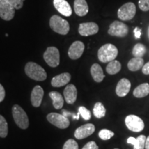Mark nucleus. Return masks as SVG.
I'll list each match as a JSON object with an SVG mask.
<instances>
[{"label": "nucleus", "instance_id": "1", "mask_svg": "<svg viewBox=\"0 0 149 149\" xmlns=\"http://www.w3.org/2000/svg\"><path fill=\"white\" fill-rule=\"evenodd\" d=\"M25 72L31 79L35 81H44L47 77L45 70L35 62H28L25 66Z\"/></svg>", "mask_w": 149, "mask_h": 149}, {"label": "nucleus", "instance_id": "2", "mask_svg": "<svg viewBox=\"0 0 149 149\" xmlns=\"http://www.w3.org/2000/svg\"><path fill=\"white\" fill-rule=\"evenodd\" d=\"M118 55V50L116 46L112 44H107L99 49L97 56L101 62L107 63L115 60Z\"/></svg>", "mask_w": 149, "mask_h": 149}, {"label": "nucleus", "instance_id": "3", "mask_svg": "<svg viewBox=\"0 0 149 149\" xmlns=\"http://www.w3.org/2000/svg\"><path fill=\"white\" fill-rule=\"evenodd\" d=\"M50 27L54 32L60 35H67L70 31V25L66 20L58 15H53L50 19Z\"/></svg>", "mask_w": 149, "mask_h": 149}, {"label": "nucleus", "instance_id": "4", "mask_svg": "<svg viewBox=\"0 0 149 149\" xmlns=\"http://www.w3.org/2000/svg\"><path fill=\"white\" fill-rule=\"evenodd\" d=\"M13 117L15 122L22 129H26L29 126V120L26 112L20 106L15 104L12 108Z\"/></svg>", "mask_w": 149, "mask_h": 149}, {"label": "nucleus", "instance_id": "5", "mask_svg": "<svg viewBox=\"0 0 149 149\" xmlns=\"http://www.w3.org/2000/svg\"><path fill=\"white\" fill-rule=\"evenodd\" d=\"M136 13V6L132 2L126 3L119 8L117 17L122 21H128L134 18Z\"/></svg>", "mask_w": 149, "mask_h": 149}, {"label": "nucleus", "instance_id": "6", "mask_svg": "<svg viewBox=\"0 0 149 149\" xmlns=\"http://www.w3.org/2000/svg\"><path fill=\"white\" fill-rule=\"evenodd\" d=\"M44 59L48 66L55 68L59 66V51L56 47L54 46H51V47L47 48L46 51L44 52Z\"/></svg>", "mask_w": 149, "mask_h": 149}, {"label": "nucleus", "instance_id": "7", "mask_svg": "<svg viewBox=\"0 0 149 149\" xmlns=\"http://www.w3.org/2000/svg\"><path fill=\"white\" fill-rule=\"evenodd\" d=\"M108 33L111 36L124 37L128 35V27L122 22L115 21L110 25Z\"/></svg>", "mask_w": 149, "mask_h": 149}, {"label": "nucleus", "instance_id": "8", "mask_svg": "<svg viewBox=\"0 0 149 149\" xmlns=\"http://www.w3.org/2000/svg\"><path fill=\"white\" fill-rule=\"evenodd\" d=\"M46 118L51 124L61 129L68 128L70 125V121L68 117L59 113H51L47 115Z\"/></svg>", "mask_w": 149, "mask_h": 149}, {"label": "nucleus", "instance_id": "9", "mask_svg": "<svg viewBox=\"0 0 149 149\" xmlns=\"http://www.w3.org/2000/svg\"><path fill=\"white\" fill-rule=\"evenodd\" d=\"M126 127L133 132L138 133L144 128V123L140 117L135 115H128L125 119Z\"/></svg>", "mask_w": 149, "mask_h": 149}, {"label": "nucleus", "instance_id": "10", "mask_svg": "<svg viewBox=\"0 0 149 149\" xmlns=\"http://www.w3.org/2000/svg\"><path fill=\"white\" fill-rule=\"evenodd\" d=\"M15 13V9L6 0H0V17L5 21L13 19Z\"/></svg>", "mask_w": 149, "mask_h": 149}, {"label": "nucleus", "instance_id": "11", "mask_svg": "<svg viewBox=\"0 0 149 149\" xmlns=\"http://www.w3.org/2000/svg\"><path fill=\"white\" fill-rule=\"evenodd\" d=\"M79 33L81 36H90V35H95L99 31L98 25L95 22H86L79 24Z\"/></svg>", "mask_w": 149, "mask_h": 149}, {"label": "nucleus", "instance_id": "12", "mask_svg": "<svg viewBox=\"0 0 149 149\" xmlns=\"http://www.w3.org/2000/svg\"><path fill=\"white\" fill-rule=\"evenodd\" d=\"M84 48L85 46L83 42H80V41H76L72 43L68 49V57L73 60L79 59L82 55Z\"/></svg>", "mask_w": 149, "mask_h": 149}, {"label": "nucleus", "instance_id": "13", "mask_svg": "<svg viewBox=\"0 0 149 149\" xmlns=\"http://www.w3.org/2000/svg\"><path fill=\"white\" fill-rule=\"evenodd\" d=\"M95 130V127L93 124H86L79 126L74 132V137L77 139H82L92 135Z\"/></svg>", "mask_w": 149, "mask_h": 149}, {"label": "nucleus", "instance_id": "14", "mask_svg": "<svg viewBox=\"0 0 149 149\" xmlns=\"http://www.w3.org/2000/svg\"><path fill=\"white\" fill-rule=\"evenodd\" d=\"M53 5L59 13L66 17L72 15V9L66 0H53Z\"/></svg>", "mask_w": 149, "mask_h": 149}, {"label": "nucleus", "instance_id": "15", "mask_svg": "<svg viewBox=\"0 0 149 149\" xmlns=\"http://www.w3.org/2000/svg\"><path fill=\"white\" fill-rule=\"evenodd\" d=\"M130 87H131V84L129 80L126 78H122L117 83L115 92L119 97H125L129 93Z\"/></svg>", "mask_w": 149, "mask_h": 149}, {"label": "nucleus", "instance_id": "16", "mask_svg": "<svg viewBox=\"0 0 149 149\" xmlns=\"http://www.w3.org/2000/svg\"><path fill=\"white\" fill-rule=\"evenodd\" d=\"M44 90L40 86H36L33 89L31 92V100L32 105L34 107H40L43 97H44Z\"/></svg>", "mask_w": 149, "mask_h": 149}, {"label": "nucleus", "instance_id": "17", "mask_svg": "<svg viewBox=\"0 0 149 149\" xmlns=\"http://www.w3.org/2000/svg\"><path fill=\"white\" fill-rule=\"evenodd\" d=\"M64 95L67 103L69 104H74L77 96V91L75 86L73 84L67 85L64 91Z\"/></svg>", "mask_w": 149, "mask_h": 149}, {"label": "nucleus", "instance_id": "18", "mask_svg": "<svg viewBox=\"0 0 149 149\" xmlns=\"http://www.w3.org/2000/svg\"><path fill=\"white\" fill-rule=\"evenodd\" d=\"M71 79V75L68 72H64L52 79L51 85L53 87H61L66 85Z\"/></svg>", "mask_w": 149, "mask_h": 149}, {"label": "nucleus", "instance_id": "19", "mask_svg": "<svg viewBox=\"0 0 149 149\" xmlns=\"http://www.w3.org/2000/svg\"><path fill=\"white\" fill-rule=\"evenodd\" d=\"M74 10L79 17L86 15L88 13V6L86 0H74Z\"/></svg>", "mask_w": 149, "mask_h": 149}, {"label": "nucleus", "instance_id": "20", "mask_svg": "<svg viewBox=\"0 0 149 149\" xmlns=\"http://www.w3.org/2000/svg\"><path fill=\"white\" fill-rule=\"evenodd\" d=\"M91 74L93 79L97 83L102 82L105 77L102 67L98 64H94L92 65L91 68Z\"/></svg>", "mask_w": 149, "mask_h": 149}, {"label": "nucleus", "instance_id": "21", "mask_svg": "<svg viewBox=\"0 0 149 149\" xmlns=\"http://www.w3.org/2000/svg\"><path fill=\"white\" fill-rule=\"evenodd\" d=\"M49 96L53 100V107L55 109H61L64 105V98L59 92L52 91L49 93Z\"/></svg>", "mask_w": 149, "mask_h": 149}, {"label": "nucleus", "instance_id": "22", "mask_svg": "<svg viewBox=\"0 0 149 149\" xmlns=\"http://www.w3.org/2000/svg\"><path fill=\"white\" fill-rule=\"evenodd\" d=\"M149 94V84L148 83L141 84L136 87L133 91V95L135 97L142 98Z\"/></svg>", "mask_w": 149, "mask_h": 149}, {"label": "nucleus", "instance_id": "23", "mask_svg": "<svg viewBox=\"0 0 149 149\" xmlns=\"http://www.w3.org/2000/svg\"><path fill=\"white\" fill-rule=\"evenodd\" d=\"M144 66V59L141 57H134L128 61V68L130 71H137Z\"/></svg>", "mask_w": 149, "mask_h": 149}, {"label": "nucleus", "instance_id": "24", "mask_svg": "<svg viewBox=\"0 0 149 149\" xmlns=\"http://www.w3.org/2000/svg\"><path fill=\"white\" fill-rule=\"evenodd\" d=\"M121 68H122V65L120 61L113 60L109 62L106 70L109 74H115L120 71Z\"/></svg>", "mask_w": 149, "mask_h": 149}, {"label": "nucleus", "instance_id": "25", "mask_svg": "<svg viewBox=\"0 0 149 149\" xmlns=\"http://www.w3.org/2000/svg\"><path fill=\"white\" fill-rule=\"evenodd\" d=\"M93 114L97 118H102L105 116L106 109L101 102H97L93 108Z\"/></svg>", "mask_w": 149, "mask_h": 149}, {"label": "nucleus", "instance_id": "26", "mask_svg": "<svg viewBox=\"0 0 149 149\" xmlns=\"http://www.w3.org/2000/svg\"><path fill=\"white\" fill-rule=\"evenodd\" d=\"M146 47L142 44L139 43V44H137L134 46L132 53H133L135 57H142L144 55V54L146 53Z\"/></svg>", "mask_w": 149, "mask_h": 149}, {"label": "nucleus", "instance_id": "27", "mask_svg": "<svg viewBox=\"0 0 149 149\" xmlns=\"http://www.w3.org/2000/svg\"><path fill=\"white\" fill-rule=\"evenodd\" d=\"M8 128L6 120L2 115H0V137L4 138L8 135Z\"/></svg>", "mask_w": 149, "mask_h": 149}, {"label": "nucleus", "instance_id": "28", "mask_svg": "<svg viewBox=\"0 0 149 149\" xmlns=\"http://www.w3.org/2000/svg\"><path fill=\"white\" fill-rule=\"evenodd\" d=\"M136 143L134 145L133 149H145V143H146V137L144 135H139L137 137Z\"/></svg>", "mask_w": 149, "mask_h": 149}, {"label": "nucleus", "instance_id": "29", "mask_svg": "<svg viewBox=\"0 0 149 149\" xmlns=\"http://www.w3.org/2000/svg\"><path fill=\"white\" fill-rule=\"evenodd\" d=\"M114 136V133L108 129H102L99 132V137L103 140H108Z\"/></svg>", "mask_w": 149, "mask_h": 149}, {"label": "nucleus", "instance_id": "30", "mask_svg": "<svg viewBox=\"0 0 149 149\" xmlns=\"http://www.w3.org/2000/svg\"><path fill=\"white\" fill-rule=\"evenodd\" d=\"M79 113L84 120H89L91 117V113L88 109L84 107H80L79 108Z\"/></svg>", "mask_w": 149, "mask_h": 149}, {"label": "nucleus", "instance_id": "31", "mask_svg": "<svg viewBox=\"0 0 149 149\" xmlns=\"http://www.w3.org/2000/svg\"><path fill=\"white\" fill-rule=\"evenodd\" d=\"M63 149H79L77 143L75 140L72 139H70L67 140L63 146Z\"/></svg>", "mask_w": 149, "mask_h": 149}, {"label": "nucleus", "instance_id": "32", "mask_svg": "<svg viewBox=\"0 0 149 149\" xmlns=\"http://www.w3.org/2000/svg\"><path fill=\"white\" fill-rule=\"evenodd\" d=\"M15 10H19L24 6V1L25 0H6Z\"/></svg>", "mask_w": 149, "mask_h": 149}, {"label": "nucleus", "instance_id": "33", "mask_svg": "<svg viewBox=\"0 0 149 149\" xmlns=\"http://www.w3.org/2000/svg\"><path fill=\"white\" fill-rule=\"evenodd\" d=\"M138 5L142 11L149 10V0H139Z\"/></svg>", "mask_w": 149, "mask_h": 149}, {"label": "nucleus", "instance_id": "34", "mask_svg": "<svg viewBox=\"0 0 149 149\" xmlns=\"http://www.w3.org/2000/svg\"><path fill=\"white\" fill-rule=\"evenodd\" d=\"M62 114L64 116L66 117H72L73 120H79V113H78L77 114H74V113H70V112L67 111L66 110H62Z\"/></svg>", "mask_w": 149, "mask_h": 149}, {"label": "nucleus", "instance_id": "35", "mask_svg": "<svg viewBox=\"0 0 149 149\" xmlns=\"http://www.w3.org/2000/svg\"><path fill=\"white\" fill-rule=\"evenodd\" d=\"M82 149H99L98 146L96 144L95 141H91L87 143L83 147Z\"/></svg>", "mask_w": 149, "mask_h": 149}, {"label": "nucleus", "instance_id": "36", "mask_svg": "<svg viewBox=\"0 0 149 149\" xmlns=\"http://www.w3.org/2000/svg\"><path fill=\"white\" fill-rule=\"evenodd\" d=\"M5 95H6V93H5L4 88H3V86L0 84V102H1L3 100H4Z\"/></svg>", "mask_w": 149, "mask_h": 149}, {"label": "nucleus", "instance_id": "37", "mask_svg": "<svg viewBox=\"0 0 149 149\" xmlns=\"http://www.w3.org/2000/svg\"><path fill=\"white\" fill-rule=\"evenodd\" d=\"M134 34H135V37L136 39H139L141 35V29L138 27H136L134 29Z\"/></svg>", "mask_w": 149, "mask_h": 149}, {"label": "nucleus", "instance_id": "38", "mask_svg": "<svg viewBox=\"0 0 149 149\" xmlns=\"http://www.w3.org/2000/svg\"><path fill=\"white\" fill-rule=\"evenodd\" d=\"M142 72L144 74H149V62L146 63L142 67Z\"/></svg>", "mask_w": 149, "mask_h": 149}, {"label": "nucleus", "instance_id": "39", "mask_svg": "<svg viewBox=\"0 0 149 149\" xmlns=\"http://www.w3.org/2000/svg\"><path fill=\"white\" fill-rule=\"evenodd\" d=\"M136 140H137V139L135 138V137H128V139H127V143L128 144H132V145H135V144L136 143Z\"/></svg>", "mask_w": 149, "mask_h": 149}, {"label": "nucleus", "instance_id": "40", "mask_svg": "<svg viewBox=\"0 0 149 149\" xmlns=\"http://www.w3.org/2000/svg\"><path fill=\"white\" fill-rule=\"evenodd\" d=\"M145 149H149V136L146 137V143H145Z\"/></svg>", "mask_w": 149, "mask_h": 149}, {"label": "nucleus", "instance_id": "41", "mask_svg": "<svg viewBox=\"0 0 149 149\" xmlns=\"http://www.w3.org/2000/svg\"><path fill=\"white\" fill-rule=\"evenodd\" d=\"M148 35H149V27H148Z\"/></svg>", "mask_w": 149, "mask_h": 149}, {"label": "nucleus", "instance_id": "42", "mask_svg": "<svg viewBox=\"0 0 149 149\" xmlns=\"http://www.w3.org/2000/svg\"><path fill=\"white\" fill-rule=\"evenodd\" d=\"M115 149H118V148H115Z\"/></svg>", "mask_w": 149, "mask_h": 149}]
</instances>
